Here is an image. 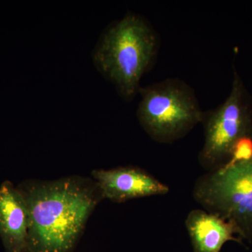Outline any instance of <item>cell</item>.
<instances>
[{"label": "cell", "instance_id": "obj_1", "mask_svg": "<svg viewBox=\"0 0 252 252\" xmlns=\"http://www.w3.org/2000/svg\"><path fill=\"white\" fill-rule=\"evenodd\" d=\"M29 212L26 252H72L104 198L93 179L32 181L18 188Z\"/></svg>", "mask_w": 252, "mask_h": 252}, {"label": "cell", "instance_id": "obj_7", "mask_svg": "<svg viewBox=\"0 0 252 252\" xmlns=\"http://www.w3.org/2000/svg\"><path fill=\"white\" fill-rule=\"evenodd\" d=\"M29 212L23 193L9 181L0 186V238L6 252H26Z\"/></svg>", "mask_w": 252, "mask_h": 252}, {"label": "cell", "instance_id": "obj_4", "mask_svg": "<svg viewBox=\"0 0 252 252\" xmlns=\"http://www.w3.org/2000/svg\"><path fill=\"white\" fill-rule=\"evenodd\" d=\"M192 195L203 210L234 223L242 241H252V159L205 172L195 181Z\"/></svg>", "mask_w": 252, "mask_h": 252}, {"label": "cell", "instance_id": "obj_5", "mask_svg": "<svg viewBox=\"0 0 252 252\" xmlns=\"http://www.w3.org/2000/svg\"><path fill=\"white\" fill-rule=\"evenodd\" d=\"M204 143L198 156L200 167L215 171L228 161L235 142L252 135V99L234 69L229 95L220 106L204 111Z\"/></svg>", "mask_w": 252, "mask_h": 252}, {"label": "cell", "instance_id": "obj_9", "mask_svg": "<svg viewBox=\"0 0 252 252\" xmlns=\"http://www.w3.org/2000/svg\"><path fill=\"white\" fill-rule=\"evenodd\" d=\"M251 159H252V135L241 137L235 142L231 149L228 161L220 167L228 168L240 162L248 161Z\"/></svg>", "mask_w": 252, "mask_h": 252}, {"label": "cell", "instance_id": "obj_6", "mask_svg": "<svg viewBox=\"0 0 252 252\" xmlns=\"http://www.w3.org/2000/svg\"><path fill=\"white\" fill-rule=\"evenodd\" d=\"M104 199L124 203L133 199L165 195L170 187L149 173L136 166H122L91 172Z\"/></svg>", "mask_w": 252, "mask_h": 252}, {"label": "cell", "instance_id": "obj_2", "mask_svg": "<svg viewBox=\"0 0 252 252\" xmlns=\"http://www.w3.org/2000/svg\"><path fill=\"white\" fill-rule=\"evenodd\" d=\"M160 36L144 16L127 11L107 25L91 51L94 67L124 100H132L140 81L155 64Z\"/></svg>", "mask_w": 252, "mask_h": 252}, {"label": "cell", "instance_id": "obj_3", "mask_svg": "<svg viewBox=\"0 0 252 252\" xmlns=\"http://www.w3.org/2000/svg\"><path fill=\"white\" fill-rule=\"evenodd\" d=\"M139 124L152 140L172 144L201 124L204 111L195 91L179 78H167L140 88Z\"/></svg>", "mask_w": 252, "mask_h": 252}, {"label": "cell", "instance_id": "obj_8", "mask_svg": "<svg viewBox=\"0 0 252 252\" xmlns=\"http://www.w3.org/2000/svg\"><path fill=\"white\" fill-rule=\"evenodd\" d=\"M185 226L193 252H220L227 242L243 244L234 223L203 209L190 210Z\"/></svg>", "mask_w": 252, "mask_h": 252}]
</instances>
